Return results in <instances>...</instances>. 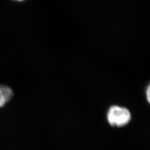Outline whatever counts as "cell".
Returning a JSON list of instances; mask_svg holds the SVG:
<instances>
[{
    "mask_svg": "<svg viewBox=\"0 0 150 150\" xmlns=\"http://www.w3.org/2000/svg\"><path fill=\"white\" fill-rule=\"evenodd\" d=\"M107 121L112 126L122 127L129 123L131 115L125 107L112 106L110 108L107 115Z\"/></svg>",
    "mask_w": 150,
    "mask_h": 150,
    "instance_id": "6da1fadb",
    "label": "cell"
},
{
    "mask_svg": "<svg viewBox=\"0 0 150 150\" xmlns=\"http://www.w3.org/2000/svg\"><path fill=\"white\" fill-rule=\"evenodd\" d=\"M13 96V92L10 87L0 85V108L9 102Z\"/></svg>",
    "mask_w": 150,
    "mask_h": 150,
    "instance_id": "7a4b0ae2",
    "label": "cell"
},
{
    "mask_svg": "<svg viewBox=\"0 0 150 150\" xmlns=\"http://www.w3.org/2000/svg\"><path fill=\"white\" fill-rule=\"evenodd\" d=\"M150 86H148L147 88V90H146V92H147V101L148 102H150Z\"/></svg>",
    "mask_w": 150,
    "mask_h": 150,
    "instance_id": "3957f363",
    "label": "cell"
},
{
    "mask_svg": "<svg viewBox=\"0 0 150 150\" xmlns=\"http://www.w3.org/2000/svg\"><path fill=\"white\" fill-rule=\"evenodd\" d=\"M15 1H24V0H15Z\"/></svg>",
    "mask_w": 150,
    "mask_h": 150,
    "instance_id": "277c9868",
    "label": "cell"
}]
</instances>
